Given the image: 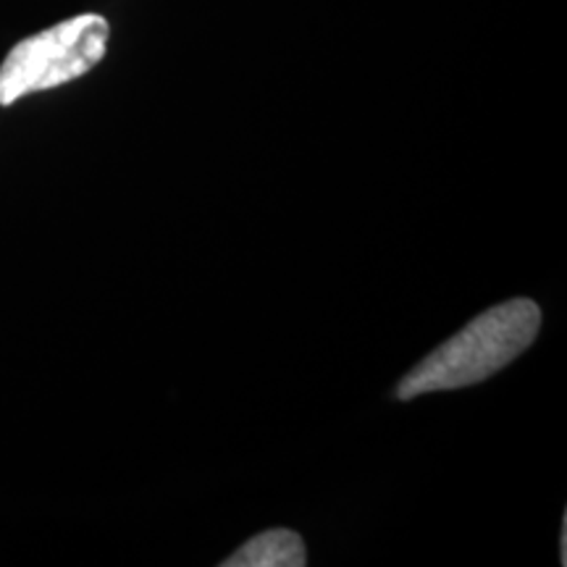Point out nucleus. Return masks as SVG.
I'll use <instances>...</instances> for the list:
<instances>
[{
    "mask_svg": "<svg viewBox=\"0 0 567 567\" xmlns=\"http://www.w3.org/2000/svg\"><path fill=\"white\" fill-rule=\"evenodd\" d=\"M542 329V308L534 300L494 305L473 318L460 334L446 339L423 358L396 386L400 400H415L431 392H452L481 384L534 344Z\"/></svg>",
    "mask_w": 567,
    "mask_h": 567,
    "instance_id": "obj_1",
    "label": "nucleus"
},
{
    "mask_svg": "<svg viewBox=\"0 0 567 567\" xmlns=\"http://www.w3.org/2000/svg\"><path fill=\"white\" fill-rule=\"evenodd\" d=\"M308 565V551L300 534L287 528H271L252 536L224 567H302Z\"/></svg>",
    "mask_w": 567,
    "mask_h": 567,
    "instance_id": "obj_3",
    "label": "nucleus"
},
{
    "mask_svg": "<svg viewBox=\"0 0 567 567\" xmlns=\"http://www.w3.org/2000/svg\"><path fill=\"white\" fill-rule=\"evenodd\" d=\"M109 34L103 17L82 13L21 40L0 63V105L80 80L103 61Z\"/></svg>",
    "mask_w": 567,
    "mask_h": 567,
    "instance_id": "obj_2",
    "label": "nucleus"
}]
</instances>
